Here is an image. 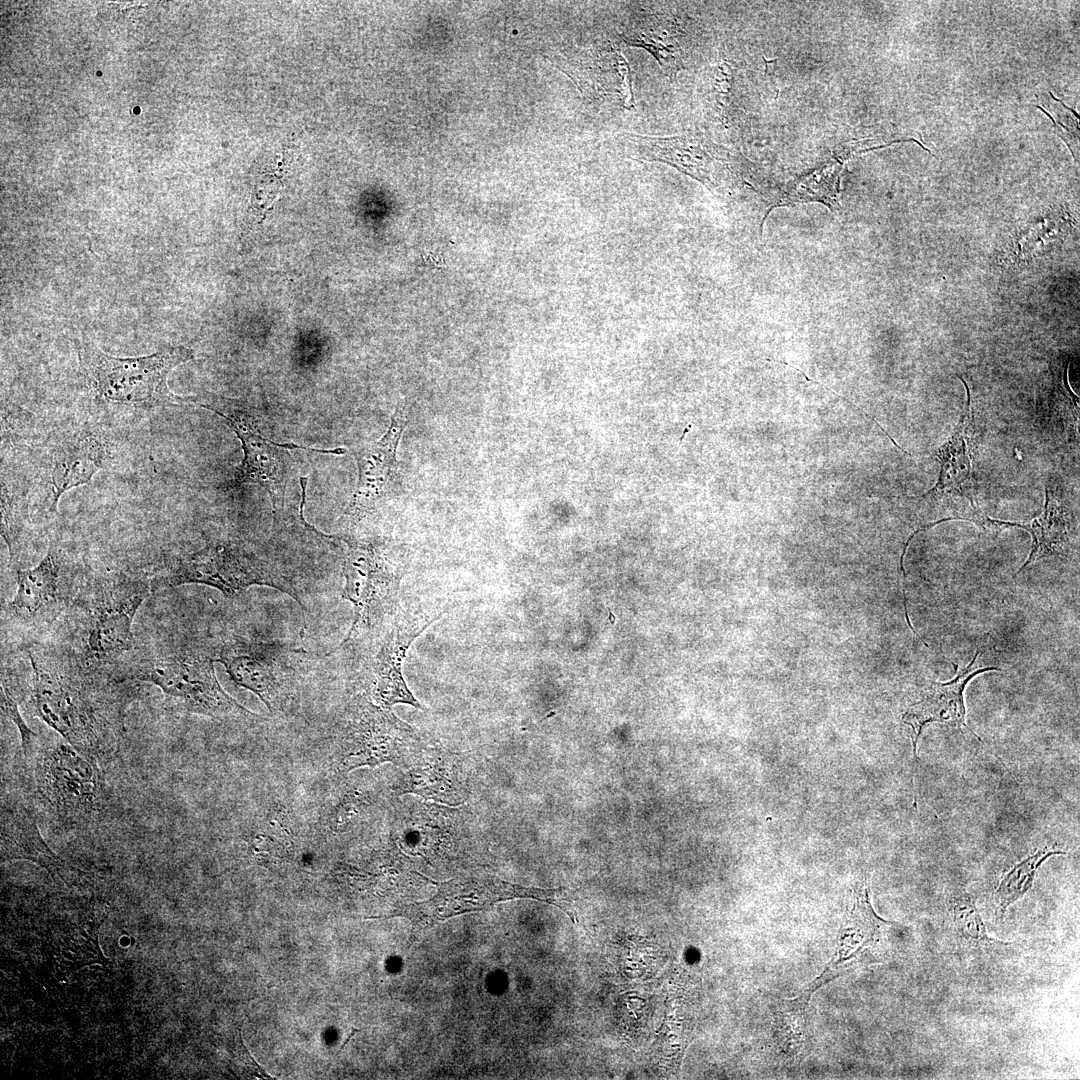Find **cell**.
<instances>
[{
    "label": "cell",
    "mask_w": 1080,
    "mask_h": 1080,
    "mask_svg": "<svg viewBox=\"0 0 1080 1080\" xmlns=\"http://www.w3.org/2000/svg\"><path fill=\"white\" fill-rule=\"evenodd\" d=\"M26 650L32 712L91 760L113 755L124 733L134 681L115 667L89 663L68 643L41 641Z\"/></svg>",
    "instance_id": "6da1fadb"
},
{
    "label": "cell",
    "mask_w": 1080,
    "mask_h": 1080,
    "mask_svg": "<svg viewBox=\"0 0 1080 1080\" xmlns=\"http://www.w3.org/2000/svg\"><path fill=\"white\" fill-rule=\"evenodd\" d=\"M151 585L122 572L85 577L66 613L76 639L68 644L89 663L114 667L134 647L133 620Z\"/></svg>",
    "instance_id": "7a4b0ae2"
},
{
    "label": "cell",
    "mask_w": 1080,
    "mask_h": 1080,
    "mask_svg": "<svg viewBox=\"0 0 1080 1080\" xmlns=\"http://www.w3.org/2000/svg\"><path fill=\"white\" fill-rule=\"evenodd\" d=\"M34 799L60 825L88 822L100 807L97 762L62 737L36 736L21 749Z\"/></svg>",
    "instance_id": "3957f363"
},
{
    "label": "cell",
    "mask_w": 1080,
    "mask_h": 1080,
    "mask_svg": "<svg viewBox=\"0 0 1080 1080\" xmlns=\"http://www.w3.org/2000/svg\"><path fill=\"white\" fill-rule=\"evenodd\" d=\"M15 577V593L2 606V631L28 648L41 642L67 613L85 577L79 564L52 542L35 567L17 568Z\"/></svg>",
    "instance_id": "277c9868"
},
{
    "label": "cell",
    "mask_w": 1080,
    "mask_h": 1080,
    "mask_svg": "<svg viewBox=\"0 0 1080 1080\" xmlns=\"http://www.w3.org/2000/svg\"><path fill=\"white\" fill-rule=\"evenodd\" d=\"M347 545L342 598L354 609L351 628L336 650L376 637L397 611L404 563L391 544L377 539L342 538Z\"/></svg>",
    "instance_id": "5b68a950"
},
{
    "label": "cell",
    "mask_w": 1080,
    "mask_h": 1080,
    "mask_svg": "<svg viewBox=\"0 0 1080 1080\" xmlns=\"http://www.w3.org/2000/svg\"><path fill=\"white\" fill-rule=\"evenodd\" d=\"M214 662L215 656L194 648H176L141 659L120 672L128 680L155 685L173 706L189 713L213 718L249 713L222 688Z\"/></svg>",
    "instance_id": "8992f818"
},
{
    "label": "cell",
    "mask_w": 1080,
    "mask_h": 1080,
    "mask_svg": "<svg viewBox=\"0 0 1080 1080\" xmlns=\"http://www.w3.org/2000/svg\"><path fill=\"white\" fill-rule=\"evenodd\" d=\"M192 358V350L183 346L131 358L114 357L89 346L81 356L82 367L100 399L140 408L185 402L170 392L167 378L176 366Z\"/></svg>",
    "instance_id": "52a82bcc"
},
{
    "label": "cell",
    "mask_w": 1080,
    "mask_h": 1080,
    "mask_svg": "<svg viewBox=\"0 0 1080 1080\" xmlns=\"http://www.w3.org/2000/svg\"><path fill=\"white\" fill-rule=\"evenodd\" d=\"M159 584L169 587L207 585L228 598L238 596L253 585L268 586L288 594L303 605L300 583L294 575L283 568L244 555L230 546L219 545L181 560L168 569Z\"/></svg>",
    "instance_id": "ba28073f"
},
{
    "label": "cell",
    "mask_w": 1080,
    "mask_h": 1080,
    "mask_svg": "<svg viewBox=\"0 0 1080 1080\" xmlns=\"http://www.w3.org/2000/svg\"><path fill=\"white\" fill-rule=\"evenodd\" d=\"M280 642L235 637L219 648L220 662L230 679L257 695L270 711L282 709L293 694L296 654Z\"/></svg>",
    "instance_id": "9c48e42d"
},
{
    "label": "cell",
    "mask_w": 1080,
    "mask_h": 1080,
    "mask_svg": "<svg viewBox=\"0 0 1080 1080\" xmlns=\"http://www.w3.org/2000/svg\"><path fill=\"white\" fill-rule=\"evenodd\" d=\"M343 743L341 762L351 770L383 762L401 764L418 748L419 738L391 709L359 696L346 710Z\"/></svg>",
    "instance_id": "30bf717a"
},
{
    "label": "cell",
    "mask_w": 1080,
    "mask_h": 1080,
    "mask_svg": "<svg viewBox=\"0 0 1080 1080\" xmlns=\"http://www.w3.org/2000/svg\"><path fill=\"white\" fill-rule=\"evenodd\" d=\"M442 613L438 607L424 608L420 604L396 611L385 628L379 648L367 664L371 675L370 693L375 704L388 709L395 704L422 709L405 683L402 664L415 638Z\"/></svg>",
    "instance_id": "8fae6325"
},
{
    "label": "cell",
    "mask_w": 1080,
    "mask_h": 1080,
    "mask_svg": "<svg viewBox=\"0 0 1080 1080\" xmlns=\"http://www.w3.org/2000/svg\"><path fill=\"white\" fill-rule=\"evenodd\" d=\"M869 892V875L865 874L853 882L834 955L822 973L798 995L801 999L809 1002L811 995L821 986L865 961L868 951L879 940L883 927L889 922L877 915Z\"/></svg>",
    "instance_id": "7c38bea8"
},
{
    "label": "cell",
    "mask_w": 1080,
    "mask_h": 1080,
    "mask_svg": "<svg viewBox=\"0 0 1080 1080\" xmlns=\"http://www.w3.org/2000/svg\"><path fill=\"white\" fill-rule=\"evenodd\" d=\"M188 400L217 413L228 422L239 437L244 452L243 460L237 468L235 484L254 483L262 486L269 493L275 508L287 480L288 464L282 449L299 446L276 444L252 431L226 398L209 394Z\"/></svg>",
    "instance_id": "4fadbf2b"
},
{
    "label": "cell",
    "mask_w": 1080,
    "mask_h": 1080,
    "mask_svg": "<svg viewBox=\"0 0 1080 1080\" xmlns=\"http://www.w3.org/2000/svg\"><path fill=\"white\" fill-rule=\"evenodd\" d=\"M407 423V413L397 408L386 433L377 441L355 447L358 482L346 514L359 518L388 496L398 480L397 448Z\"/></svg>",
    "instance_id": "5bb4252c"
},
{
    "label": "cell",
    "mask_w": 1080,
    "mask_h": 1080,
    "mask_svg": "<svg viewBox=\"0 0 1080 1080\" xmlns=\"http://www.w3.org/2000/svg\"><path fill=\"white\" fill-rule=\"evenodd\" d=\"M616 140L627 158L669 164L707 185L713 183V173L720 161V153L713 143L703 138L624 132L618 134Z\"/></svg>",
    "instance_id": "9a60e30c"
},
{
    "label": "cell",
    "mask_w": 1080,
    "mask_h": 1080,
    "mask_svg": "<svg viewBox=\"0 0 1080 1080\" xmlns=\"http://www.w3.org/2000/svg\"><path fill=\"white\" fill-rule=\"evenodd\" d=\"M979 651L964 668H959L952 663L956 672L955 677L948 682H932L922 692L921 699L910 705L903 714L902 720L912 729L911 740L913 747L914 765L917 760V744L921 733L929 723L939 722L949 724L958 729H965L981 741L966 723V709L964 703V690L969 681L978 674L988 671H1001L994 666L979 667L976 660Z\"/></svg>",
    "instance_id": "2e32d148"
},
{
    "label": "cell",
    "mask_w": 1080,
    "mask_h": 1080,
    "mask_svg": "<svg viewBox=\"0 0 1080 1080\" xmlns=\"http://www.w3.org/2000/svg\"><path fill=\"white\" fill-rule=\"evenodd\" d=\"M107 460L106 443L100 431L82 427L65 434L51 451L48 479L51 486L48 512L54 514L58 501L68 490L88 483Z\"/></svg>",
    "instance_id": "e0dca14e"
},
{
    "label": "cell",
    "mask_w": 1080,
    "mask_h": 1080,
    "mask_svg": "<svg viewBox=\"0 0 1080 1080\" xmlns=\"http://www.w3.org/2000/svg\"><path fill=\"white\" fill-rule=\"evenodd\" d=\"M578 66L579 74L570 79L585 99L599 101L611 97L625 109L634 107L630 67L620 49L584 51Z\"/></svg>",
    "instance_id": "ac0fdd59"
},
{
    "label": "cell",
    "mask_w": 1080,
    "mask_h": 1080,
    "mask_svg": "<svg viewBox=\"0 0 1080 1080\" xmlns=\"http://www.w3.org/2000/svg\"><path fill=\"white\" fill-rule=\"evenodd\" d=\"M684 33L673 18L662 14H639L620 34L628 46L647 50L672 81L684 67Z\"/></svg>",
    "instance_id": "d6986e66"
},
{
    "label": "cell",
    "mask_w": 1080,
    "mask_h": 1080,
    "mask_svg": "<svg viewBox=\"0 0 1080 1080\" xmlns=\"http://www.w3.org/2000/svg\"><path fill=\"white\" fill-rule=\"evenodd\" d=\"M967 394L966 410L961 415L952 435L935 454L940 464L938 481L923 496H940L946 493L959 494L965 496L975 508L971 495L973 487L971 445L974 416L968 387Z\"/></svg>",
    "instance_id": "ffe728a7"
},
{
    "label": "cell",
    "mask_w": 1080,
    "mask_h": 1080,
    "mask_svg": "<svg viewBox=\"0 0 1080 1080\" xmlns=\"http://www.w3.org/2000/svg\"><path fill=\"white\" fill-rule=\"evenodd\" d=\"M1045 498L1042 513L1031 523L1013 522V527L1028 531L1033 539L1030 555L1016 575L1043 557L1062 554L1067 547L1069 522L1066 509L1048 488Z\"/></svg>",
    "instance_id": "44dd1931"
},
{
    "label": "cell",
    "mask_w": 1080,
    "mask_h": 1080,
    "mask_svg": "<svg viewBox=\"0 0 1080 1080\" xmlns=\"http://www.w3.org/2000/svg\"><path fill=\"white\" fill-rule=\"evenodd\" d=\"M1066 854L1065 851L1059 849L1042 847L1016 863L1002 876L994 891L997 913L1003 915L1009 906L1030 890L1038 869L1048 858Z\"/></svg>",
    "instance_id": "7402d4cb"
},
{
    "label": "cell",
    "mask_w": 1080,
    "mask_h": 1080,
    "mask_svg": "<svg viewBox=\"0 0 1080 1080\" xmlns=\"http://www.w3.org/2000/svg\"><path fill=\"white\" fill-rule=\"evenodd\" d=\"M840 166L841 163L833 160L801 178L793 187L785 203L816 200L827 205L833 204L839 184Z\"/></svg>",
    "instance_id": "603a6c76"
},
{
    "label": "cell",
    "mask_w": 1080,
    "mask_h": 1080,
    "mask_svg": "<svg viewBox=\"0 0 1080 1080\" xmlns=\"http://www.w3.org/2000/svg\"><path fill=\"white\" fill-rule=\"evenodd\" d=\"M950 910L954 925L965 940L976 943L995 941L987 934L985 924L971 894L964 891L954 895L950 901Z\"/></svg>",
    "instance_id": "cb8c5ba5"
},
{
    "label": "cell",
    "mask_w": 1080,
    "mask_h": 1080,
    "mask_svg": "<svg viewBox=\"0 0 1080 1080\" xmlns=\"http://www.w3.org/2000/svg\"><path fill=\"white\" fill-rule=\"evenodd\" d=\"M422 259L426 263H429L430 265H433V266L440 267L442 265V260L440 259V256L435 257L433 253H428V254L422 255Z\"/></svg>",
    "instance_id": "d4e9b609"
}]
</instances>
